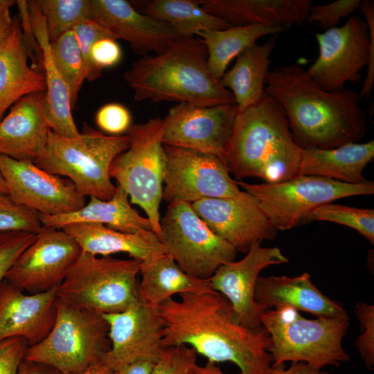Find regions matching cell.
Listing matches in <instances>:
<instances>
[{
  "label": "cell",
  "mask_w": 374,
  "mask_h": 374,
  "mask_svg": "<svg viewBox=\"0 0 374 374\" xmlns=\"http://www.w3.org/2000/svg\"><path fill=\"white\" fill-rule=\"evenodd\" d=\"M130 3L140 12L171 26L181 37L195 36L204 30H224L233 26L207 12L199 0H148Z\"/></svg>",
  "instance_id": "obj_33"
},
{
  "label": "cell",
  "mask_w": 374,
  "mask_h": 374,
  "mask_svg": "<svg viewBox=\"0 0 374 374\" xmlns=\"http://www.w3.org/2000/svg\"><path fill=\"white\" fill-rule=\"evenodd\" d=\"M166 165L163 199L193 204L206 198H226L240 193L226 166L217 157L163 145Z\"/></svg>",
  "instance_id": "obj_13"
},
{
  "label": "cell",
  "mask_w": 374,
  "mask_h": 374,
  "mask_svg": "<svg viewBox=\"0 0 374 374\" xmlns=\"http://www.w3.org/2000/svg\"><path fill=\"white\" fill-rule=\"evenodd\" d=\"M14 24L10 8L0 10V48L10 35Z\"/></svg>",
  "instance_id": "obj_48"
},
{
  "label": "cell",
  "mask_w": 374,
  "mask_h": 374,
  "mask_svg": "<svg viewBox=\"0 0 374 374\" xmlns=\"http://www.w3.org/2000/svg\"><path fill=\"white\" fill-rule=\"evenodd\" d=\"M103 316L111 346L99 360L102 365L114 373L137 362L158 360L165 326L155 308L140 301L125 311Z\"/></svg>",
  "instance_id": "obj_15"
},
{
  "label": "cell",
  "mask_w": 374,
  "mask_h": 374,
  "mask_svg": "<svg viewBox=\"0 0 374 374\" xmlns=\"http://www.w3.org/2000/svg\"><path fill=\"white\" fill-rule=\"evenodd\" d=\"M37 234L25 231L0 233V283L19 255L36 238Z\"/></svg>",
  "instance_id": "obj_42"
},
{
  "label": "cell",
  "mask_w": 374,
  "mask_h": 374,
  "mask_svg": "<svg viewBox=\"0 0 374 374\" xmlns=\"http://www.w3.org/2000/svg\"><path fill=\"white\" fill-rule=\"evenodd\" d=\"M72 30L75 35L84 59L86 80L90 82L93 81L100 77L102 73L97 71L91 62V48L96 41L105 37L114 38V37L108 30L91 19L80 23Z\"/></svg>",
  "instance_id": "obj_39"
},
{
  "label": "cell",
  "mask_w": 374,
  "mask_h": 374,
  "mask_svg": "<svg viewBox=\"0 0 374 374\" xmlns=\"http://www.w3.org/2000/svg\"><path fill=\"white\" fill-rule=\"evenodd\" d=\"M160 224L166 253L194 277L209 279L220 266L235 260V247L213 233L190 203L169 204Z\"/></svg>",
  "instance_id": "obj_12"
},
{
  "label": "cell",
  "mask_w": 374,
  "mask_h": 374,
  "mask_svg": "<svg viewBox=\"0 0 374 374\" xmlns=\"http://www.w3.org/2000/svg\"><path fill=\"white\" fill-rule=\"evenodd\" d=\"M116 187L114 195L108 200L90 197L89 202L76 211L57 215H39L42 226L62 229L72 223L94 222L123 233L152 231L149 220L132 208L127 193Z\"/></svg>",
  "instance_id": "obj_29"
},
{
  "label": "cell",
  "mask_w": 374,
  "mask_h": 374,
  "mask_svg": "<svg viewBox=\"0 0 374 374\" xmlns=\"http://www.w3.org/2000/svg\"><path fill=\"white\" fill-rule=\"evenodd\" d=\"M45 92L27 95L0 121V155L34 162L43 153L51 127L44 107Z\"/></svg>",
  "instance_id": "obj_22"
},
{
  "label": "cell",
  "mask_w": 374,
  "mask_h": 374,
  "mask_svg": "<svg viewBox=\"0 0 374 374\" xmlns=\"http://www.w3.org/2000/svg\"><path fill=\"white\" fill-rule=\"evenodd\" d=\"M96 123L103 132L111 135H121L127 132L132 125V115L122 104L110 103L98 110Z\"/></svg>",
  "instance_id": "obj_43"
},
{
  "label": "cell",
  "mask_w": 374,
  "mask_h": 374,
  "mask_svg": "<svg viewBox=\"0 0 374 374\" xmlns=\"http://www.w3.org/2000/svg\"><path fill=\"white\" fill-rule=\"evenodd\" d=\"M122 58L121 48L116 39L105 37L96 41L90 51V60L99 72L103 69L116 65Z\"/></svg>",
  "instance_id": "obj_45"
},
{
  "label": "cell",
  "mask_w": 374,
  "mask_h": 374,
  "mask_svg": "<svg viewBox=\"0 0 374 374\" xmlns=\"http://www.w3.org/2000/svg\"><path fill=\"white\" fill-rule=\"evenodd\" d=\"M286 30L285 27L251 24L233 26L224 30H204L195 36L200 37L206 46L208 67L212 75L220 80L231 61L256 44L257 39Z\"/></svg>",
  "instance_id": "obj_32"
},
{
  "label": "cell",
  "mask_w": 374,
  "mask_h": 374,
  "mask_svg": "<svg viewBox=\"0 0 374 374\" xmlns=\"http://www.w3.org/2000/svg\"><path fill=\"white\" fill-rule=\"evenodd\" d=\"M154 364L148 361H141L124 366L113 374H151Z\"/></svg>",
  "instance_id": "obj_49"
},
{
  "label": "cell",
  "mask_w": 374,
  "mask_h": 374,
  "mask_svg": "<svg viewBox=\"0 0 374 374\" xmlns=\"http://www.w3.org/2000/svg\"><path fill=\"white\" fill-rule=\"evenodd\" d=\"M359 10L365 20L352 15L339 27L315 34L319 53L307 73L326 91L344 87L346 82L361 81V71L367 74L359 93L369 98L374 83V1H362Z\"/></svg>",
  "instance_id": "obj_7"
},
{
  "label": "cell",
  "mask_w": 374,
  "mask_h": 374,
  "mask_svg": "<svg viewBox=\"0 0 374 374\" xmlns=\"http://www.w3.org/2000/svg\"><path fill=\"white\" fill-rule=\"evenodd\" d=\"M163 132V119L159 117L132 124L127 132L129 148L114 159L109 169L111 179L127 193L131 203L145 211L161 242L159 207L166 165Z\"/></svg>",
  "instance_id": "obj_9"
},
{
  "label": "cell",
  "mask_w": 374,
  "mask_h": 374,
  "mask_svg": "<svg viewBox=\"0 0 374 374\" xmlns=\"http://www.w3.org/2000/svg\"><path fill=\"white\" fill-rule=\"evenodd\" d=\"M355 312L359 323L362 334L356 341L355 346L369 370L374 368V306L364 302L358 303Z\"/></svg>",
  "instance_id": "obj_40"
},
{
  "label": "cell",
  "mask_w": 374,
  "mask_h": 374,
  "mask_svg": "<svg viewBox=\"0 0 374 374\" xmlns=\"http://www.w3.org/2000/svg\"><path fill=\"white\" fill-rule=\"evenodd\" d=\"M16 374H62L56 368L42 363L24 359Z\"/></svg>",
  "instance_id": "obj_47"
},
{
  "label": "cell",
  "mask_w": 374,
  "mask_h": 374,
  "mask_svg": "<svg viewBox=\"0 0 374 374\" xmlns=\"http://www.w3.org/2000/svg\"><path fill=\"white\" fill-rule=\"evenodd\" d=\"M238 112L235 104L177 103L163 118V144L211 154L222 160Z\"/></svg>",
  "instance_id": "obj_17"
},
{
  "label": "cell",
  "mask_w": 374,
  "mask_h": 374,
  "mask_svg": "<svg viewBox=\"0 0 374 374\" xmlns=\"http://www.w3.org/2000/svg\"><path fill=\"white\" fill-rule=\"evenodd\" d=\"M260 321L270 337L272 366L302 362L322 369L350 360L342 346L348 316L308 319L296 309L283 306L262 311Z\"/></svg>",
  "instance_id": "obj_6"
},
{
  "label": "cell",
  "mask_w": 374,
  "mask_h": 374,
  "mask_svg": "<svg viewBox=\"0 0 374 374\" xmlns=\"http://www.w3.org/2000/svg\"><path fill=\"white\" fill-rule=\"evenodd\" d=\"M197 352L185 344L163 348L151 374H193Z\"/></svg>",
  "instance_id": "obj_38"
},
{
  "label": "cell",
  "mask_w": 374,
  "mask_h": 374,
  "mask_svg": "<svg viewBox=\"0 0 374 374\" xmlns=\"http://www.w3.org/2000/svg\"><path fill=\"white\" fill-rule=\"evenodd\" d=\"M208 52L197 36L178 37L157 55L142 56L125 72L136 101L150 100L211 107L235 104L207 65Z\"/></svg>",
  "instance_id": "obj_3"
},
{
  "label": "cell",
  "mask_w": 374,
  "mask_h": 374,
  "mask_svg": "<svg viewBox=\"0 0 374 374\" xmlns=\"http://www.w3.org/2000/svg\"><path fill=\"white\" fill-rule=\"evenodd\" d=\"M84 127L76 137L51 131L43 153L34 163L48 173L67 177L84 197L108 200L117 190L111 181L110 166L129 148V137Z\"/></svg>",
  "instance_id": "obj_5"
},
{
  "label": "cell",
  "mask_w": 374,
  "mask_h": 374,
  "mask_svg": "<svg viewBox=\"0 0 374 374\" xmlns=\"http://www.w3.org/2000/svg\"><path fill=\"white\" fill-rule=\"evenodd\" d=\"M312 220L326 221L342 224L356 230L374 244V210L359 208L328 203L316 208Z\"/></svg>",
  "instance_id": "obj_36"
},
{
  "label": "cell",
  "mask_w": 374,
  "mask_h": 374,
  "mask_svg": "<svg viewBox=\"0 0 374 374\" xmlns=\"http://www.w3.org/2000/svg\"><path fill=\"white\" fill-rule=\"evenodd\" d=\"M110 346L109 325L103 315L59 300L51 330L27 348L24 359L49 365L62 374H79L99 362Z\"/></svg>",
  "instance_id": "obj_10"
},
{
  "label": "cell",
  "mask_w": 374,
  "mask_h": 374,
  "mask_svg": "<svg viewBox=\"0 0 374 374\" xmlns=\"http://www.w3.org/2000/svg\"><path fill=\"white\" fill-rule=\"evenodd\" d=\"M17 1L15 0H0V10L10 8L16 4Z\"/></svg>",
  "instance_id": "obj_52"
},
{
  "label": "cell",
  "mask_w": 374,
  "mask_h": 374,
  "mask_svg": "<svg viewBox=\"0 0 374 374\" xmlns=\"http://www.w3.org/2000/svg\"><path fill=\"white\" fill-rule=\"evenodd\" d=\"M54 62L66 82L71 98V107L75 105L79 91L86 80L84 59L75 35L70 30L51 42Z\"/></svg>",
  "instance_id": "obj_34"
},
{
  "label": "cell",
  "mask_w": 374,
  "mask_h": 374,
  "mask_svg": "<svg viewBox=\"0 0 374 374\" xmlns=\"http://www.w3.org/2000/svg\"><path fill=\"white\" fill-rule=\"evenodd\" d=\"M79 374H113V372L98 362Z\"/></svg>",
  "instance_id": "obj_51"
},
{
  "label": "cell",
  "mask_w": 374,
  "mask_h": 374,
  "mask_svg": "<svg viewBox=\"0 0 374 374\" xmlns=\"http://www.w3.org/2000/svg\"><path fill=\"white\" fill-rule=\"evenodd\" d=\"M139 272L140 299L154 308L175 294L215 292L209 279H200L187 274L167 253L142 261Z\"/></svg>",
  "instance_id": "obj_30"
},
{
  "label": "cell",
  "mask_w": 374,
  "mask_h": 374,
  "mask_svg": "<svg viewBox=\"0 0 374 374\" xmlns=\"http://www.w3.org/2000/svg\"><path fill=\"white\" fill-rule=\"evenodd\" d=\"M81 252L78 242L62 229L42 226L4 278L28 294L57 288Z\"/></svg>",
  "instance_id": "obj_14"
},
{
  "label": "cell",
  "mask_w": 374,
  "mask_h": 374,
  "mask_svg": "<svg viewBox=\"0 0 374 374\" xmlns=\"http://www.w3.org/2000/svg\"><path fill=\"white\" fill-rule=\"evenodd\" d=\"M276 37V35H273L264 44L256 43L245 49L219 80L233 94L238 112L255 104L264 93Z\"/></svg>",
  "instance_id": "obj_31"
},
{
  "label": "cell",
  "mask_w": 374,
  "mask_h": 374,
  "mask_svg": "<svg viewBox=\"0 0 374 374\" xmlns=\"http://www.w3.org/2000/svg\"><path fill=\"white\" fill-rule=\"evenodd\" d=\"M89 19L116 40L126 41L141 57L163 53L170 40L181 37L169 25L140 12L125 0H90Z\"/></svg>",
  "instance_id": "obj_20"
},
{
  "label": "cell",
  "mask_w": 374,
  "mask_h": 374,
  "mask_svg": "<svg viewBox=\"0 0 374 374\" xmlns=\"http://www.w3.org/2000/svg\"><path fill=\"white\" fill-rule=\"evenodd\" d=\"M13 19L12 31L0 48V121L23 97L46 91L44 71L28 64L20 18Z\"/></svg>",
  "instance_id": "obj_26"
},
{
  "label": "cell",
  "mask_w": 374,
  "mask_h": 374,
  "mask_svg": "<svg viewBox=\"0 0 374 374\" xmlns=\"http://www.w3.org/2000/svg\"><path fill=\"white\" fill-rule=\"evenodd\" d=\"M28 18L39 46L45 75V113L53 132L66 137L78 136V131L72 116V107L68 87L60 73L52 56L44 19L37 1H28Z\"/></svg>",
  "instance_id": "obj_24"
},
{
  "label": "cell",
  "mask_w": 374,
  "mask_h": 374,
  "mask_svg": "<svg viewBox=\"0 0 374 374\" xmlns=\"http://www.w3.org/2000/svg\"><path fill=\"white\" fill-rule=\"evenodd\" d=\"M211 15L232 26L262 24L288 28L307 21L311 0H199Z\"/></svg>",
  "instance_id": "obj_25"
},
{
  "label": "cell",
  "mask_w": 374,
  "mask_h": 374,
  "mask_svg": "<svg viewBox=\"0 0 374 374\" xmlns=\"http://www.w3.org/2000/svg\"><path fill=\"white\" fill-rule=\"evenodd\" d=\"M301 151L283 107L264 92L255 104L238 112L222 161L238 179L277 183L298 176Z\"/></svg>",
  "instance_id": "obj_4"
},
{
  "label": "cell",
  "mask_w": 374,
  "mask_h": 374,
  "mask_svg": "<svg viewBox=\"0 0 374 374\" xmlns=\"http://www.w3.org/2000/svg\"><path fill=\"white\" fill-rule=\"evenodd\" d=\"M62 229L78 242L82 251L94 256L126 253L132 258L144 261L166 253L163 243L152 231L127 233L94 222L72 223Z\"/></svg>",
  "instance_id": "obj_27"
},
{
  "label": "cell",
  "mask_w": 374,
  "mask_h": 374,
  "mask_svg": "<svg viewBox=\"0 0 374 374\" xmlns=\"http://www.w3.org/2000/svg\"><path fill=\"white\" fill-rule=\"evenodd\" d=\"M265 85L264 91L283 107L300 148L332 149L366 136V113L356 91H326L298 64L274 68Z\"/></svg>",
  "instance_id": "obj_2"
},
{
  "label": "cell",
  "mask_w": 374,
  "mask_h": 374,
  "mask_svg": "<svg viewBox=\"0 0 374 374\" xmlns=\"http://www.w3.org/2000/svg\"><path fill=\"white\" fill-rule=\"evenodd\" d=\"M193 374H226L222 369L216 366L215 363L211 361H208V362L204 366H198L196 365ZM236 374H241L238 373Z\"/></svg>",
  "instance_id": "obj_50"
},
{
  "label": "cell",
  "mask_w": 374,
  "mask_h": 374,
  "mask_svg": "<svg viewBox=\"0 0 374 374\" xmlns=\"http://www.w3.org/2000/svg\"><path fill=\"white\" fill-rule=\"evenodd\" d=\"M235 183L257 199L277 231L311 222L316 208L335 200L374 193V182L371 180L351 184L314 175H298L277 183Z\"/></svg>",
  "instance_id": "obj_11"
},
{
  "label": "cell",
  "mask_w": 374,
  "mask_h": 374,
  "mask_svg": "<svg viewBox=\"0 0 374 374\" xmlns=\"http://www.w3.org/2000/svg\"><path fill=\"white\" fill-rule=\"evenodd\" d=\"M57 290L28 294L4 278L0 283V341L19 337L30 346L42 341L55 321Z\"/></svg>",
  "instance_id": "obj_21"
},
{
  "label": "cell",
  "mask_w": 374,
  "mask_h": 374,
  "mask_svg": "<svg viewBox=\"0 0 374 374\" xmlns=\"http://www.w3.org/2000/svg\"><path fill=\"white\" fill-rule=\"evenodd\" d=\"M42 228L39 214L0 194V233L25 231L37 234Z\"/></svg>",
  "instance_id": "obj_37"
},
{
  "label": "cell",
  "mask_w": 374,
  "mask_h": 374,
  "mask_svg": "<svg viewBox=\"0 0 374 374\" xmlns=\"http://www.w3.org/2000/svg\"><path fill=\"white\" fill-rule=\"evenodd\" d=\"M269 374H330L326 371H323L320 368H314L306 363L292 362L289 368L285 369V363H281L275 366H271Z\"/></svg>",
  "instance_id": "obj_46"
},
{
  "label": "cell",
  "mask_w": 374,
  "mask_h": 374,
  "mask_svg": "<svg viewBox=\"0 0 374 374\" xmlns=\"http://www.w3.org/2000/svg\"><path fill=\"white\" fill-rule=\"evenodd\" d=\"M0 194H8V188L6 182L0 172Z\"/></svg>",
  "instance_id": "obj_53"
},
{
  "label": "cell",
  "mask_w": 374,
  "mask_h": 374,
  "mask_svg": "<svg viewBox=\"0 0 374 374\" xmlns=\"http://www.w3.org/2000/svg\"><path fill=\"white\" fill-rule=\"evenodd\" d=\"M141 260L82 251L57 287L60 301L101 315L125 311L141 301L137 274Z\"/></svg>",
  "instance_id": "obj_8"
},
{
  "label": "cell",
  "mask_w": 374,
  "mask_h": 374,
  "mask_svg": "<svg viewBox=\"0 0 374 374\" xmlns=\"http://www.w3.org/2000/svg\"><path fill=\"white\" fill-rule=\"evenodd\" d=\"M51 42L89 19L90 0H36Z\"/></svg>",
  "instance_id": "obj_35"
},
{
  "label": "cell",
  "mask_w": 374,
  "mask_h": 374,
  "mask_svg": "<svg viewBox=\"0 0 374 374\" xmlns=\"http://www.w3.org/2000/svg\"><path fill=\"white\" fill-rule=\"evenodd\" d=\"M0 172L10 197L39 215L69 213L86 204L85 197L70 180L48 173L33 161L0 155Z\"/></svg>",
  "instance_id": "obj_16"
},
{
  "label": "cell",
  "mask_w": 374,
  "mask_h": 374,
  "mask_svg": "<svg viewBox=\"0 0 374 374\" xmlns=\"http://www.w3.org/2000/svg\"><path fill=\"white\" fill-rule=\"evenodd\" d=\"M362 0H337L325 5L310 7L307 21L325 30L336 27L342 17L359 8Z\"/></svg>",
  "instance_id": "obj_41"
},
{
  "label": "cell",
  "mask_w": 374,
  "mask_h": 374,
  "mask_svg": "<svg viewBox=\"0 0 374 374\" xmlns=\"http://www.w3.org/2000/svg\"><path fill=\"white\" fill-rule=\"evenodd\" d=\"M179 296L155 308L165 326L162 348L188 345L208 361L235 364L241 374H269L271 342L263 327L240 325L230 302L217 292Z\"/></svg>",
  "instance_id": "obj_1"
},
{
  "label": "cell",
  "mask_w": 374,
  "mask_h": 374,
  "mask_svg": "<svg viewBox=\"0 0 374 374\" xmlns=\"http://www.w3.org/2000/svg\"><path fill=\"white\" fill-rule=\"evenodd\" d=\"M374 157V141L351 143L332 149H302L298 175H314L357 184L366 179L363 171Z\"/></svg>",
  "instance_id": "obj_28"
},
{
  "label": "cell",
  "mask_w": 374,
  "mask_h": 374,
  "mask_svg": "<svg viewBox=\"0 0 374 374\" xmlns=\"http://www.w3.org/2000/svg\"><path fill=\"white\" fill-rule=\"evenodd\" d=\"M191 204L209 229L237 251L247 253L254 242L271 240L277 235L257 199L244 190L234 197L202 199Z\"/></svg>",
  "instance_id": "obj_18"
},
{
  "label": "cell",
  "mask_w": 374,
  "mask_h": 374,
  "mask_svg": "<svg viewBox=\"0 0 374 374\" xmlns=\"http://www.w3.org/2000/svg\"><path fill=\"white\" fill-rule=\"evenodd\" d=\"M254 300L263 311L290 306L317 317L348 316L343 305L323 295L306 272L294 277L260 275L255 286Z\"/></svg>",
  "instance_id": "obj_23"
},
{
  "label": "cell",
  "mask_w": 374,
  "mask_h": 374,
  "mask_svg": "<svg viewBox=\"0 0 374 374\" xmlns=\"http://www.w3.org/2000/svg\"><path fill=\"white\" fill-rule=\"evenodd\" d=\"M261 242H254L242 259L220 266L209 278L212 289L230 302L240 324L250 329L262 327L260 317L263 310L254 300L260 272L289 262L279 248L263 247Z\"/></svg>",
  "instance_id": "obj_19"
},
{
  "label": "cell",
  "mask_w": 374,
  "mask_h": 374,
  "mask_svg": "<svg viewBox=\"0 0 374 374\" xmlns=\"http://www.w3.org/2000/svg\"><path fill=\"white\" fill-rule=\"evenodd\" d=\"M29 346L28 341L19 337L0 341V374H16Z\"/></svg>",
  "instance_id": "obj_44"
}]
</instances>
